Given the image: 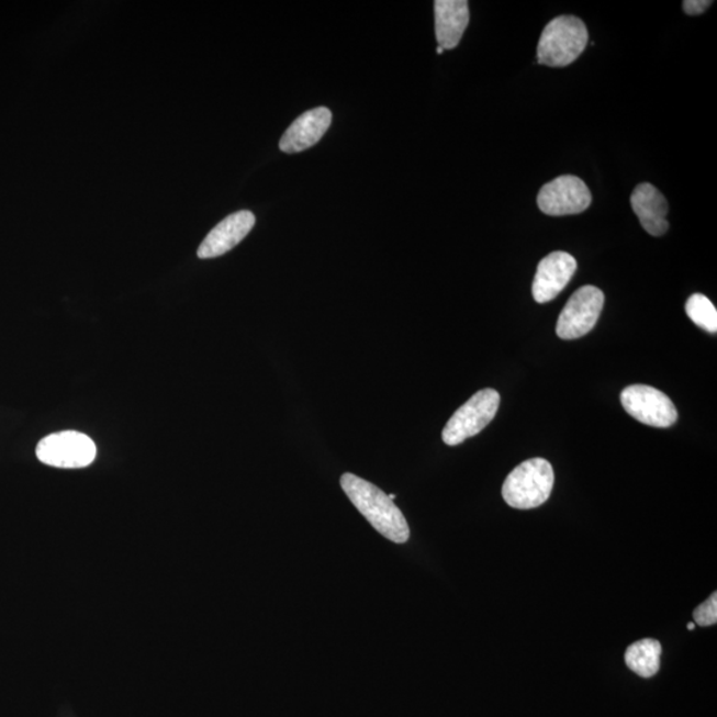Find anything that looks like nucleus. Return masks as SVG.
Instances as JSON below:
<instances>
[{"label":"nucleus","instance_id":"obj_3","mask_svg":"<svg viewBox=\"0 0 717 717\" xmlns=\"http://www.w3.org/2000/svg\"><path fill=\"white\" fill-rule=\"evenodd\" d=\"M587 41V29L580 18L558 16L545 27L539 40L538 63L549 67H567L579 59Z\"/></svg>","mask_w":717,"mask_h":717},{"label":"nucleus","instance_id":"obj_4","mask_svg":"<svg viewBox=\"0 0 717 717\" xmlns=\"http://www.w3.org/2000/svg\"><path fill=\"white\" fill-rule=\"evenodd\" d=\"M500 400V393L493 389L474 393L449 418L446 428L442 429V441L449 447H455L479 435L496 416Z\"/></svg>","mask_w":717,"mask_h":717},{"label":"nucleus","instance_id":"obj_2","mask_svg":"<svg viewBox=\"0 0 717 717\" xmlns=\"http://www.w3.org/2000/svg\"><path fill=\"white\" fill-rule=\"evenodd\" d=\"M553 486V467L548 460L536 457L524 461L507 475L503 497L514 509H535L547 503Z\"/></svg>","mask_w":717,"mask_h":717},{"label":"nucleus","instance_id":"obj_5","mask_svg":"<svg viewBox=\"0 0 717 717\" xmlns=\"http://www.w3.org/2000/svg\"><path fill=\"white\" fill-rule=\"evenodd\" d=\"M98 449L85 434L65 430L44 437L36 447V456L43 464L79 469L91 466L97 459Z\"/></svg>","mask_w":717,"mask_h":717},{"label":"nucleus","instance_id":"obj_18","mask_svg":"<svg viewBox=\"0 0 717 717\" xmlns=\"http://www.w3.org/2000/svg\"><path fill=\"white\" fill-rule=\"evenodd\" d=\"M687 628H688L690 631H693V630H695V625L694 624H688Z\"/></svg>","mask_w":717,"mask_h":717},{"label":"nucleus","instance_id":"obj_12","mask_svg":"<svg viewBox=\"0 0 717 717\" xmlns=\"http://www.w3.org/2000/svg\"><path fill=\"white\" fill-rule=\"evenodd\" d=\"M631 206L645 231L661 237L669 231V204L651 183H640L631 194Z\"/></svg>","mask_w":717,"mask_h":717},{"label":"nucleus","instance_id":"obj_9","mask_svg":"<svg viewBox=\"0 0 717 717\" xmlns=\"http://www.w3.org/2000/svg\"><path fill=\"white\" fill-rule=\"evenodd\" d=\"M576 271V261L573 256L564 251H554L539 262L535 281H533V296L537 303H548L560 295Z\"/></svg>","mask_w":717,"mask_h":717},{"label":"nucleus","instance_id":"obj_11","mask_svg":"<svg viewBox=\"0 0 717 717\" xmlns=\"http://www.w3.org/2000/svg\"><path fill=\"white\" fill-rule=\"evenodd\" d=\"M254 225H256V217L249 211H240L228 215L208 234L197 254L201 259L224 256V254L243 243Z\"/></svg>","mask_w":717,"mask_h":717},{"label":"nucleus","instance_id":"obj_10","mask_svg":"<svg viewBox=\"0 0 717 717\" xmlns=\"http://www.w3.org/2000/svg\"><path fill=\"white\" fill-rule=\"evenodd\" d=\"M333 122V113L325 107L315 108L301 114L279 142L284 154L293 155L318 144Z\"/></svg>","mask_w":717,"mask_h":717},{"label":"nucleus","instance_id":"obj_7","mask_svg":"<svg viewBox=\"0 0 717 717\" xmlns=\"http://www.w3.org/2000/svg\"><path fill=\"white\" fill-rule=\"evenodd\" d=\"M620 402L628 415L656 428H669L677 421V411L671 399L649 385L627 386L620 393Z\"/></svg>","mask_w":717,"mask_h":717},{"label":"nucleus","instance_id":"obj_19","mask_svg":"<svg viewBox=\"0 0 717 717\" xmlns=\"http://www.w3.org/2000/svg\"><path fill=\"white\" fill-rule=\"evenodd\" d=\"M436 53L441 55L444 53V49L441 47H437Z\"/></svg>","mask_w":717,"mask_h":717},{"label":"nucleus","instance_id":"obj_17","mask_svg":"<svg viewBox=\"0 0 717 717\" xmlns=\"http://www.w3.org/2000/svg\"><path fill=\"white\" fill-rule=\"evenodd\" d=\"M713 4L710 0H684L683 10L691 16L701 15Z\"/></svg>","mask_w":717,"mask_h":717},{"label":"nucleus","instance_id":"obj_15","mask_svg":"<svg viewBox=\"0 0 717 717\" xmlns=\"http://www.w3.org/2000/svg\"><path fill=\"white\" fill-rule=\"evenodd\" d=\"M685 313L688 318L707 333L716 334L717 332V311L713 302L706 295L694 294L685 303Z\"/></svg>","mask_w":717,"mask_h":717},{"label":"nucleus","instance_id":"obj_13","mask_svg":"<svg viewBox=\"0 0 717 717\" xmlns=\"http://www.w3.org/2000/svg\"><path fill=\"white\" fill-rule=\"evenodd\" d=\"M469 24L467 0H436L435 31L439 47L444 51L459 46Z\"/></svg>","mask_w":717,"mask_h":717},{"label":"nucleus","instance_id":"obj_1","mask_svg":"<svg viewBox=\"0 0 717 717\" xmlns=\"http://www.w3.org/2000/svg\"><path fill=\"white\" fill-rule=\"evenodd\" d=\"M340 485L357 509L363 514L380 535L395 544H405L410 538V526L402 511L389 494L352 473L341 475Z\"/></svg>","mask_w":717,"mask_h":717},{"label":"nucleus","instance_id":"obj_20","mask_svg":"<svg viewBox=\"0 0 717 717\" xmlns=\"http://www.w3.org/2000/svg\"><path fill=\"white\" fill-rule=\"evenodd\" d=\"M390 498L393 501L396 498L395 494H391Z\"/></svg>","mask_w":717,"mask_h":717},{"label":"nucleus","instance_id":"obj_8","mask_svg":"<svg viewBox=\"0 0 717 717\" xmlns=\"http://www.w3.org/2000/svg\"><path fill=\"white\" fill-rule=\"evenodd\" d=\"M537 202L539 211L560 217L585 212L592 204V193L579 177L560 176L539 190Z\"/></svg>","mask_w":717,"mask_h":717},{"label":"nucleus","instance_id":"obj_16","mask_svg":"<svg viewBox=\"0 0 717 717\" xmlns=\"http://www.w3.org/2000/svg\"><path fill=\"white\" fill-rule=\"evenodd\" d=\"M694 619L697 625L708 627L717 621V593H713L706 602L697 606L694 612Z\"/></svg>","mask_w":717,"mask_h":717},{"label":"nucleus","instance_id":"obj_14","mask_svg":"<svg viewBox=\"0 0 717 717\" xmlns=\"http://www.w3.org/2000/svg\"><path fill=\"white\" fill-rule=\"evenodd\" d=\"M662 645L657 639H642L627 647L625 662L627 668L640 677L649 679L661 669Z\"/></svg>","mask_w":717,"mask_h":717},{"label":"nucleus","instance_id":"obj_6","mask_svg":"<svg viewBox=\"0 0 717 717\" xmlns=\"http://www.w3.org/2000/svg\"><path fill=\"white\" fill-rule=\"evenodd\" d=\"M605 295L595 285H583L571 295L557 322V335L573 340L587 335L595 327L604 309Z\"/></svg>","mask_w":717,"mask_h":717}]
</instances>
